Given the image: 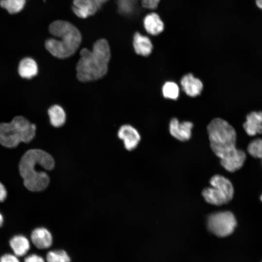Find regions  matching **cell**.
Listing matches in <instances>:
<instances>
[{
  "label": "cell",
  "mask_w": 262,
  "mask_h": 262,
  "mask_svg": "<svg viewBox=\"0 0 262 262\" xmlns=\"http://www.w3.org/2000/svg\"><path fill=\"white\" fill-rule=\"evenodd\" d=\"M243 127L249 136L262 134V111H253L248 114Z\"/></svg>",
  "instance_id": "11"
},
{
  "label": "cell",
  "mask_w": 262,
  "mask_h": 262,
  "mask_svg": "<svg viewBox=\"0 0 262 262\" xmlns=\"http://www.w3.org/2000/svg\"><path fill=\"white\" fill-rule=\"evenodd\" d=\"M162 91L164 97L167 99L176 100L180 95V87L173 81L165 82L162 86Z\"/></svg>",
  "instance_id": "19"
},
{
  "label": "cell",
  "mask_w": 262,
  "mask_h": 262,
  "mask_svg": "<svg viewBox=\"0 0 262 262\" xmlns=\"http://www.w3.org/2000/svg\"><path fill=\"white\" fill-rule=\"evenodd\" d=\"M210 187L205 188L202 195L208 203L221 206L229 203L233 198L234 189L230 180L224 176L215 175L210 180Z\"/></svg>",
  "instance_id": "6"
},
{
  "label": "cell",
  "mask_w": 262,
  "mask_h": 262,
  "mask_svg": "<svg viewBox=\"0 0 262 262\" xmlns=\"http://www.w3.org/2000/svg\"><path fill=\"white\" fill-rule=\"evenodd\" d=\"M0 262H20L18 258L15 255L6 254L2 256L0 259Z\"/></svg>",
  "instance_id": "25"
},
{
  "label": "cell",
  "mask_w": 262,
  "mask_h": 262,
  "mask_svg": "<svg viewBox=\"0 0 262 262\" xmlns=\"http://www.w3.org/2000/svg\"><path fill=\"white\" fill-rule=\"evenodd\" d=\"M96 4L97 5L98 8H99L101 5L107 1L108 0H93Z\"/></svg>",
  "instance_id": "28"
},
{
  "label": "cell",
  "mask_w": 262,
  "mask_h": 262,
  "mask_svg": "<svg viewBox=\"0 0 262 262\" xmlns=\"http://www.w3.org/2000/svg\"><path fill=\"white\" fill-rule=\"evenodd\" d=\"M193 123L191 121L180 122L177 118H172L169 124L170 134L176 139L184 142L189 140L192 135Z\"/></svg>",
  "instance_id": "8"
},
{
  "label": "cell",
  "mask_w": 262,
  "mask_h": 262,
  "mask_svg": "<svg viewBox=\"0 0 262 262\" xmlns=\"http://www.w3.org/2000/svg\"><path fill=\"white\" fill-rule=\"evenodd\" d=\"M257 6L262 10V0H255Z\"/></svg>",
  "instance_id": "29"
},
{
  "label": "cell",
  "mask_w": 262,
  "mask_h": 262,
  "mask_svg": "<svg viewBox=\"0 0 262 262\" xmlns=\"http://www.w3.org/2000/svg\"><path fill=\"white\" fill-rule=\"evenodd\" d=\"M25 0H0V5L11 14L20 12L24 7Z\"/></svg>",
  "instance_id": "21"
},
{
  "label": "cell",
  "mask_w": 262,
  "mask_h": 262,
  "mask_svg": "<svg viewBox=\"0 0 262 262\" xmlns=\"http://www.w3.org/2000/svg\"><path fill=\"white\" fill-rule=\"evenodd\" d=\"M261 201H262V195L261 196Z\"/></svg>",
  "instance_id": "31"
},
{
  "label": "cell",
  "mask_w": 262,
  "mask_h": 262,
  "mask_svg": "<svg viewBox=\"0 0 262 262\" xmlns=\"http://www.w3.org/2000/svg\"><path fill=\"white\" fill-rule=\"evenodd\" d=\"M247 151L253 157L262 159V139L251 141L248 146Z\"/></svg>",
  "instance_id": "23"
},
{
  "label": "cell",
  "mask_w": 262,
  "mask_h": 262,
  "mask_svg": "<svg viewBox=\"0 0 262 262\" xmlns=\"http://www.w3.org/2000/svg\"><path fill=\"white\" fill-rule=\"evenodd\" d=\"M49 121L56 128L62 127L66 121V114L64 109L59 105L51 106L48 111Z\"/></svg>",
  "instance_id": "18"
},
{
  "label": "cell",
  "mask_w": 262,
  "mask_h": 262,
  "mask_svg": "<svg viewBox=\"0 0 262 262\" xmlns=\"http://www.w3.org/2000/svg\"><path fill=\"white\" fill-rule=\"evenodd\" d=\"M207 130L211 148L220 158L223 167L230 172L240 169L246 154L236 147L237 135L234 128L226 120L215 118L208 124Z\"/></svg>",
  "instance_id": "1"
},
{
  "label": "cell",
  "mask_w": 262,
  "mask_h": 262,
  "mask_svg": "<svg viewBox=\"0 0 262 262\" xmlns=\"http://www.w3.org/2000/svg\"><path fill=\"white\" fill-rule=\"evenodd\" d=\"M98 8L93 0H73V13L78 17L85 18L94 15Z\"/></svg>",
  "instance_id": "13"
},
{
  "label": "cell",
  "mask_w": 262,
  "mask_h": 262,
  "mask_svg": "<svg viewBox=\"0 0 262 262\" xmlns=\"http://www.w3.org/2000/svg\"><path fill=\"white\" fill-rule=\"evenodd\" d=\"M133 46L135 52L143 56L149 55L153 49V45L150 39L138 32L133 36Z\"/></svg>",
  "instance_id": "14"
},
{
  "label": "cell",
  "mask_w": 262,
  "mask_h": 262,
  "mask_svg": "<svg viewBox=\"0 0 262 262\" xmlns=\"http://www.w3.org/2000/svg\"><path fill=\"white\" fill-rule=\"evenodd\" d=\"M235 216L229 211L218 212L210 215L207 226L215 235L223 237L231 234L236 226Z\"/></svg>",
  "instance_id": "7"
},
{
  "label": "cell",
  "mask_w": 262,
  "mask_h": 262,
  "mask_svg": "<svg viewBox=\"0 0 262 262\" xmlns=\"http://www.w3.org/2000/svg\"><path fill=\"white\" fill-rule=\"evenodd\" d=\"M117 136L123 141L125 148L129 151L134 149L141 140L140 135L137 130L129 124L123 125L119 128Z\"/></svg>",
  "instance_id": "9"
},
{
  "label": "cell",
  "mask_w": 262,
  "mask_h": 262,
  "mask_svg": "<svg viewBox=\"0 0 262 262\" xmlns=\"http://www.w3.org/2000/svg\"><path fill=\"white\" fill-rule=\"evenodd\" d=\"M7 191L4 186L0 182V202L3 201L7 197Z\"/></svg>",
  "instance_id": "27"
},
{
  "label": "cell",
  "mask_w": 262,
  "mask_h": 262,
  "mask_svg": "<svg viewBox=\"0 0 262 262\" xmlns=\"http://www.w3.org/2000/svg\"><path fill=\"white\" fill-rule=\"evenodd\" d=\"M31 238L33 245L39 249L49 248L52 243V236L49 231L43 227L34 229Z\"/></svg>",
  "instance_id": "12"
},
{
  "label": "cell",
  "mask_w": 262,
  "mask_h": 262,
  "mask_svg": "<svg viewBox=\"0 0 262 262\" xmlns=\"http://www.w3.org/2000/svg\"><path fill=\"white\" fill-rule=\"evenodd\" d=\"M36 126L22 116L15 117L9 123H0V144L9 148L20 142L28 143L35 135Z\"/></svg>",
  "instance_id": "5"
},
{
  "label": "cell",
  "mask_w": 262,
  "mask_h": 262,
  "mask_svg": "<svg viewBox=\"0 0 262 262\" xmlns=\"http://www.w3.org/2000/svg\"><path fill=\"white\" fill-rule=\"evenodd\" d=\"M118 11L124 16H132L137 10L136 0H116Z\"/></svg>",
  "instance_id": "20"
},
{
  "label": "cell",
  "mask_w": 262,
  "mask_h": 262,
  "mask_svg": "<svg viewBox=\"0 0 262 262\" xmlns=\"http://www.w3.org/2000/svg\"><path fill=\"white\" fill-rule=\"evenodd\" d=\"M143 24L147 33L152 35L159 34L164 29V22L155 13L147 14L144 19Z\"/></svg>",
  "instance_id": "15"
},
{
  "label": "cell",
  "mask_w": 262,
  "mask_h": 262,
  "mask_svg": "<svg viewBox=\"0 0 262 262\" xmlns=\"http://www.w3.org/2000/svg\"><path fill=\"white\" fill-rule=\"evenodd\" d=\"M3 223V217L2 214L0 213V227L2 226Z\"/></svg>",
  "instance_id": "30"
},
{
  "label": "cell",
  "mask_w": 262,
  "mask_h": 262,
  "mask_svg": "<svg viewBox=\"0 0 262 262\" xmlns=\"http://www.w3.org/2000/svg\"><path fill=\"white\" fill-rule=\"evenodd\" d=\"M38 71V65L36 61L32 58H24L19 63L18 72L23 78L32 79L37 74Z\"/></svg>",
  "instance_id": "16"
},
{
  "label": "cell",
  "mask_w": 262,
  "mask_h": 262,
  "mask_svg": "<svg viewBox=\"0 0 262 262\" xmlns=\"http://www.w3.org/2000/svg\"><path fill=\"white\" fill-rule=\"evenodd\" d=\"M47 262H70V259L66 252L63 250L49 251L47 254Z\"/></svg>",
  "instance_id": "22"
},
{
  "label": "cell",
  "mask_w": 262,
  "mask_h": 262,
  "mask_svg": "<svg viewBox=\"0 0 262 262\" xmlns=\"http://www.w3.org/2000/svg\"><path fill=\"white\" fill-rule=\"evenodd\" d=\"M10 246L16 256L25 255L30 248L29 240L22 235H16L10 240Z\"/></svg>",
  "instance_id": "17"
},
{
  "label": "cell",
  "mask_w": 262,
  "mask_h": 262,
  "mask_svg": "<svg viewBox=\"0 0 262 262\" xmlns=\"http://www.w3.org/2000/svg\"><path fill=\"white\" fill-rule=\"evenodd\" d=\"M180 83L183 91L191 97H196L199 95L203 88L202 81L195 77L192 73L184 75L180 80Z\"/></svg>",
  "instance_id": "10"
},
{
  "label": "cell",
  "mask_w": 262,
  "mask_h": 262,
  "mask_svg": "<svg viewBox=\"0 0 262 262\" xmlns=\"http://www.w3.org/2000/svg\"><path fill=\"white\" fill-rule=\"evenodd\" d=\"M54 161L49 153L39 149L27 151L21 157L19 171L23 180L25 186L30 191L38 192L46 189L49 182V178L44 171L36 169L41 165L46 170H52Z\"/></svg>",
  "instance_id": "2"
},
{
  "label": "cell",
  "mask_w": 262,
  "mask_h": 262,
  "mask_svg": "<svg viewBox=\"0 0 262 262\" xmlns=\"http://www.w3.org/2000/svg\"><path fill=\"white\" fill-rule=\"evenodd\" d=\"M24 262H45L44 260L36 254H31L26 257Z\"/></svg>",
  "instance_id": "26"
},
{
  "label": "cell",
  "mask_w": 262,
  "mask_h": 262,
  "mask_svg": "<svg viewBox=\"0 0 262 262\" xmlns=\"http://www.w3.org/2000/svg\"><path fill=\"white\" fill-rule=\"evenodd\" d=\"M49 31L59 38H49L45 42L48 51L55 57L63 59L73 55L79 48L82 36L78 29L65 20H56L49 26Z\"/></svg>",
  "instance_id": "4"
},
{
  "label": "cell",
  "mask_w": 262,
  "mask_h": 262,
  "mask_svg": "<svg viewBox=\"0 0 262 262\" xmlns=\"http://www.w3.org/2000/svg\"><path fill=\"white\" fill-rule=\"evenodd\" d=\"M76 66L77 77L82 82L96 81L107 72L111 52L109 44L104 39L95 42L92 50L83 48Z\"/></svg>",
  "instance_id": "3"
},
{
  "label": "cell",
  "mask_w": 262,
  "mask_h": 262,
  "mask_svg": "<svg viewBox=\"0 0 262 262\" xmlns=\"http://www.w3.org/2000/svg\"><path fill=\"white\" fill-rule=\"evenodd\" d=\"M142 6L149 9H155L160 2V0H140Z\"/></svg>",
  "instance_id": "24"
}]
</instances>
